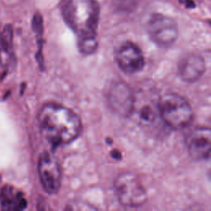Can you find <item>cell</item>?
<instances>
[{"instance_id":"6da1fadb","label":"cell","mask_w":211,"mask_h":211,"mask_svg":"<svg viewBox=\"0 0 211 211\" xmlns=\"http://www.w3.org/2000/svg\"><path fill=\"white\" fill-rule=\"evenodd\" d=\"M37 120L41 134L53 147L72 143L82 133L80 116L59 103L48 102L44 105L39 111Z\"/></svg>"},{"instance_id":"7a4b0ae2","label":"cell","mask_w":211,"mask_h":211,"mask_svg":"<svg viewBox=\"0 0 211 211\" xmlns=\"http://www.w3.org/2000/svg\"><path fill=\"white\" fill-rule=\"evenodd\" d=\"M61 12L78 39L97 37L100 7L96 0H63Z\"/></svg>"},{"instance_id":"3957f363","label":"cell","mask_w":211,"mask_h":211,"mask_svg":"<svg viewBox=\"0 0 211 211\" xmlns=\"http://www.w3.org/2000/svg\"><path fill=\"white\" fill-rule=\"evenodd\" d=\"M158 111L162 120L173 129H182L191 125L194 112L190 102L178 93H168L158 101Z\"/></svg>"},{"instance_id":"277c9868","label":"cell","mask_w":211,"mask_h":211,"mask_svg":"<svg viewBox=\"0 0 211 211\" xmlns=\"http://www.w3.org/2000/svg\"><path fill=\"white\" fill-rule=\"evenodd\" d=\"M117 200L123 206L138 208L147 201V191L136 174L130 172L120 173L114 181Z\"/></svg>"},{"instance_id":"5b68a950","label":"cell","mask_w":211,"mask_h":211,"mask_svg":"<svg viewBox=\"0 0 211 211\" xmlns=\"http://www.w3.org/2000/svg\"><path fill=\"white\" fill-rule=\"evenodd\" d=\"M150 39L160 47H170L178 37V28L172 18L160 13L153 14L147 23Z\"/></svg>"},{"instance_id":"8992f818","label":"cell","mask_w":211,"mask_h":211,"mask_svg":"<svg viewBox=\"0 0 211 211\" xmlns=\"http://www.w3.org/2000/svg\"><path fill=\"white\" fill-rule=\"evenodd\" d=\"M107 103L111 111L123 117L131 116L136 107V98L132 89L123 81L111 84L107 93Z\"/></svg>"},{"instance_id":"52a82bcc","label":"cell","mask_w":211,"mask_h":211,"mask_svg":"<svg viewBox=\"0 0 211 211\" xmlns=\"http://www.w3.org/2000/svg\"><path fill=\"white\" fill-rule=\"evenodd\" d=\"M39 178L46 193L55 195L59 192L62 182L61 168L52 153L43 152L40 155L37 164Z\"/></svg>"},{"instance_id":"ba28073f","label":"cell","mask_w":211,"mask_h":211,"mask_svg":"<svg viewBox=\"0 0 211 211\" xmlns=\"http://www.w3.org/2000/svg\"><path fill=\"white\" fill-rule=\"evenodd\" d=\"M115 58L119 68L128 74L140 72L145 65V58L142 50L131 41L121 44L116 51Z\"/></svg>"},{"instance_id":"9c48e42d","label":"cell","mask_w":211,"mask_h":211,"mask_svg":"<svg viewBox=\"0 0 211 211\" xmlns=\"http://www.w3.org/2000/svg\"><path fill=\"white\" fill-rule=\"evenodd\" d=\"M186 148L190 156L195 160H208L211 151V130L200 126L191 130L186 137Z\"/></svg>"},{"instance_id":"30bf717a","label":"cell","mask_w":211,"mask_h":211,"mask_svg":"<svg viewBox=\"0 0 211 211\" xmlns=\"http://www.w3.org/2000/svg\"><path fill=\"white\" fill-rule=\"evenodd\" d=\"M206 70L205 60L197 54L184 56L178 64V74L183 81L189 83L197 82Z\"/></svg>"},{"instance_id":"8fae6325","label":"cell","mask_w":211,"mask_h":211,"mask_svg":"<svg viewBox=\"0 0 211 211\" xmlns=\"http://www.w3.org/2000/svg\"><path fill=\"white\" fill-rule=\"evenodd\" d=\"M16 64L13 51V29L10 24L4 26L0 33V65L8 69Z\"/></svg>"},{"instance_id":"7c38bea8","label":"cell","mask_w":211,"mask_h":211,"mask_svg":"<svg viewBox=\"0 0 211 211\" xmlns=\"http://www.w3.org/2000/svg\"><path fill=\"white\" fill-rule=\"evenodd\" d=\"M0 203L5 210H23L28 206V201L23 193L15 191L10 186H5L0 191Z\"/></svg>"},{"instance_id":"4fadbf2b","label":"cell","mask_w":211,"mask_h":211,"mask_svg":"<svg viewBox=\"0 0 211 211\" xmlns=\"http://www.w3.org/2000/svg\"><path fill=\"white\" fill-rule=\"evenodd\" d=\"M78 46L81 53L86 55H92L98 49V38L97 37H93L78 39Z\"/></svg>"},{"instance_id":"5bb4252c","label":"cell","mask_w":211,"mask_h":211,"mask_svg":"<svg viewBox=\"0 0 211 211\" xmlns=\"http://www.w3.org/2000/svg\"><path fill=\"white\" fill-rule=\"evenodd\" d=\"M112 3L118 11L128 13L132 12L137 7L138 0H112Z\"/></svg>"},{"instance_id":"9a60e30c","label":"cell","mask_w":211,"mask_h":211,"mask_svg":"<svg viewBox=\"0 0 211 211\" xmlns=\"http://www.w3.org/2000/svg\"><path fill=\"white\" fill-rule=\"evenodd\" d=\"M32 29L37 37H41L43 33V21L40 13H36L32 18Z\"/></svg>"},{"instance_id":"2e32d148","label":"cell","mask_w":211,"mask_h":211,"mask_svg":"<svg viewBox=\"0 0 211 211\" xmlns=\"http://www.w3.org/2000/svg\"><path fill=\"white\" fill-rule=\"evenodd\" d=\"M183 3L186 8H195V3L193 2L192 0H184Z\"/></svg>"}]
</instances>
